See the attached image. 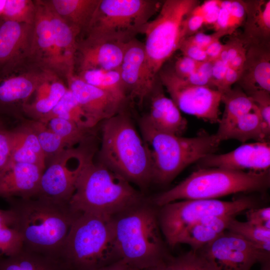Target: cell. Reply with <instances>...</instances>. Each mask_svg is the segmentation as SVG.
I'll list each match as a JSON object with an SVG mask.
<instances>
[{
    "label": "cell",
    "instance_id": "d6986e66",
    "mask_svg": "<svg viewBox=\"0 0 270 270\" xmlns=\"http://www.w3.org/2000/svg\"><path fill=\"white\" fill-rule=\"evenodd\" d=\"M33 24L0 16V71L20 67L28 60Z\"/></svg>",
    "mask_w": 270,
    "mask_h": 270
},
{
    "label": "cell",
    "instance_id": "1f68e13d",
    "mask_svg": "<svg viewBox=\"0 0 270 270\" xmlns=\"http://www.w3.org/2000/svg\"><path fill=\"white\" fill-rule=\"evenodd\" d=\"M86 82L109 94L125 104L128 97L118 70H89L76 74Z\"/></svg>",
    "mask_w": 270,
    "mask_h": 270
},
{
    "label": "cell",
    "instance_id": "836d02e7",
    "mask_svg": "<svg viewBox=\"0 0 270 270\" xmlns=\"http://www.w3.org/2000/svg\"><path fill=\"white\" fill-rule=\"evenodd\" d=\"M222 102L224 104V109L218 126L228 124L249 112L255 106L252 98L240 88H231L222 93Z\"/></svg>",
    "mask_w": 270,
    "mask_h": 270
},
{
    "label": "cell",
    "instance_id": "91938a15",
    "mask_svg": "<svg viewBox=\"0 0 270 270\" xmlns=\"http://www.w3.org/2000/svg\"><path fill=\"white\" fill-rule=\"evenodd\" d=\"M130 268L122 260H118L95 270H130Z\"/></svg>",
    "mask_w": 270,
    "mask_h": 270
},
{
    "label": "cell",
    "instance_id": "f907efd6",
    "mask_svg": "<svg viewBox=\"0 0 270 270\" xmlns=\"http://www.w3.org/2000/svg\"><path fill=\"white\" fill-rule=\"evenodd\" d=\"M184 56H186L198 62L208 60L205 50L184 39L179 49Z\"/></svg>",
    "mask_w": 270,
    "mask_h": 270
},
{
    "label": "cell",
    "instance_id": "4fadbf2b",
    "mask_svg": "<svg viewBox=\"0 0 270 270\" xmlns=\"http://www.w3.org/2000/svg\"><path fill=\"white\" fill-rule=\"evenodd\" d=\"M197 252L216 270H251L254 264L270 260V252L228 230Z\"/></svg>",
    "mask_w": 270,
    "mask_h": 270
},
{
    "label": "cell",
    "instance_id": "db71d44e",
    "mask_svg": "<svg viewBox=\"0 0 270 270\" xmlns=\"http://www.w3.org/2000/svg\"><path fill=\"white\" fill-rule=\"evenodd\" d=\"M241 72L242 71L236 70L228 66L220 92L222 94L230 89L232 86L239 80Z\"/></svg>",
    "mask_w": 270,
    "mask_h": 270
},
{
    "label": "cell",
    "instance_id": "4316f807",
    "mask_svg": "<svg viewBox=\"0 0 270 270\" xmlns=\"http://www.w3.org/2000/svg\"><path fill=\"white\" fill-rule=\"evenodd\" d=\"M11 131L10 166L16 163L29 164L36 165L44 170L46 168L45 155L36 136L26 120Z\"/></svg>",
    "mask_w": 270,
    "mask_h": 270
},
{
    "label": "cell",
    "instance_id": "e0dca14e",
    "mask_svg": "<svg viewBox=\"0 0 270 270\" xmlns=\"http://www.w3.org/2000/svg\"><path fill=\"white\" fill-rule=\"evenodd\" d=\"M198 162L201 168L266 172L270 166V144L264 141L244 144L225 154L208 155Z\"/></svg>",
    "mask_w": 270,
    "mask_h": 270
},
{
    "label": "cell",
    "instance_id": "11a10c76",
    "mask_svg": "<svg viewBox=\"0 0 270 270\" xmlns=\"http://www.w3.org/2000/svg\"><path fill=\"white\" fill-rule=\"evenodd\" d=\"M184 79L188 82L193 85L205 86L214 88L211 80L197 69L192 74Z\"/></svg>",
    "mask_w": 270,
    "mask_h": 270
},
{
    "label": "cell",
    "instance_id": "603a6c76",
    "mask_svg": "<svg viewBox=\"0 0 270 270\" xmlns=\"http://www.w3.org/2000/svg\"><path fill=\"white\" fill-rule=\"evenodd\" d=\"M149 97L150 110L143 118L158 130L181 136L188 122L173 100L164 94L156 83Z\"/></svg>",
    "mask_w": 270,
    "mask_h": 270
},
{
    "label": "cell",
    "instance_id": "5b68a950",
    "mask_svg": "<svg viewBox=\"0 0 270 270\" xmlns=\"http://www.w3.org/2000/svg\"><path fill=\"white\" fill-rule=\"evenodd\" d=\"M139 125L151 160L152 180L160 184H168L187 166L214 154L220 142L216 134L186 138L162 132L143 117Z\"/></svg>",
    "mask_w": 270,
    "mask_h": 270
},
{
    "label": "cell",
    "instance_id": "6da1fadb",
    "mask_svg": "<svg viewBox=\"0 0 270 270\" xmlns=\"http://www.w3.org/2000/svg\"><path fill=\"white\" fill-rule=\"evenodd\" d=\"M14 217L12 228L21 236L27 250L60 258L70 228L81 213L70 204H59L40 198L6 199Z\"/></svg>",
    "mask_w": 270,
    "mask_h": 270
},
{
    "label": "cell",
    "instance_id": "ffe728a7",
    "mask_svg": "<svg viewBox=\"0 0 270 270\" xmlns=\"http://www.w3.org/2000/svg\"><path fill=\"white\" fill-rule=\"evenodd\" d=\"M127 43L84 38L78 41L76 56L78 72L118 70Z\"/></svg>",
    "mask_w": 270,
    "mask_h": 270
},
{
    "label": "cell",
    "instance_id": "484cf974",
    "mask_svg": "<svg viewBox=\"0 0 270 270\" xmlns=\"http://www.w3.org/2000/svg\"><path fill=\"white\" fill-rule=\"evenodd\" d=\"M270 128L264 122L256 105L249 112L228 124L218 126L216 136L221 142L233 139L244 142L250 140L268 141Z\"/></svg>",
    "mask_w": 270,
    "mask_h": 270
},
{
    "label": "cell",
    "instance_id": "f5cc1de1",
    "mask_svg": "<svg viewBox=\"0 0 270 270\" xmlns=\"http://www.w3.org/2000/svg\"><path fill=\"white\" fill-rule=\"evenodd\" d=\"M226 35H227L226 33L222 32H216L210 34L197 32L186 39L197 46L205 49L210 44L216 40H220V38Z\"/></svg>",
    "mask_w": 270,
    "mask_h": 270
},
{
    "label": "cell",
    "instance_id": "b9f144b4",
    "mask_svg": "<svg viewBox=\"0 0 270 270\" xmlns=\"http://www.w3.org/2000/svg\"><path fill=\"white\" fill-rule=\"evenodd\" d=\"M220 10V0H208L195 6L192 12L202 16L204 24L214 25L217 20Z\"/></svg>",
    "mask_w": 270,
    "mask_h": 270
},
{
    "label": "cell",
    "instance_id": "7bdbcfd3",
    "mask_svg": "<svg viewBox=\"0 0 270 270\" xmlns=\"http://www.w3.org/2000/svg\"><path fill=\"white\" fill-rule=\"evenodd\" d=\"M252 100L264 124L270 128V92L258 90L248 95Z\"/></svg>",
    "mask_w": 270,
    "mask_h": 270
},
{
    "label": "cell",
    "instance_id": "ac0fdd59",
    "mask_svg": "<svg viewBox=\"0 0 270 270\" xmlns=\"http://www.w3.org/2000/svg\"><path fill=\"white\" fill-rule=\"evenodd\" d=\"M66 79L68 88L96 126L124 110V104L106 92L86 82L74 73L67 76Z\"/></svg>",
    "mask_w": 270,
    "mask_h": 270
},
{
    "label": "cell",
    "instance_id": "7dc6e473",
    "mask_svg": "<svg viewBox=\"0 0 270 270\" xmlns=\"http://www.w3.org/2000/svg\"><path fill=\"white\" fill-rule=\"evenodd\" d=\"M200 62L183 55L176 61L174 71L179 77L186 78L196 70Z\"/></svg>",
    "mask_w": 270,
    "mask_h": 270
},
{
    "label": "cell",
    "instance_id": "60d3db41",
    "mask_svg": "<svg viewBox=\"0 0 270 270\" xmlns=\"http://www.w3.org/2000/svg\"><path fill=\"white\" fill-rule=\"evenodd\" d=\"M12 152L11 130L6 128L0 122V175L10 166Z\"/></svg>",
    "mask_w": 270,
    "mask_h": 270
},
{
    "label": "cell",
    "instance_id": "f6af8a7d",
    "mask_svg": "<svg viewBox=\"0 0 270 270\" xmlns=\"http://www.w3.org/2000/svg\"><path fill=\"white\" fill-rule=\"evenodd\" d=\"M230 32L232 34L244 22L246 18L245 2L231 0L230 7Z\"/></svg>",
    "mask_w": 270,
    "mask_h": 270
},
{
    "label": "cell",
    "instance_id": "d590c367",
    "mask_svg": "<svg viewBox=\"0 0 270 270\" xmlns=\"http://www.w3.org/2000/svg\"><path fill=\"white\" fill-rule=\"evenodd\" d=\"M26 121L37 136L46 156V164L56 156L69 148L45 123L32 120H26Z\"/></svg>",
    "mask_w": 270,
    "mask_h": 270
},
{
    "label": "cell",
    "instance_id": "7402d4cb",
    "mask_svg": "<svg viewBox=\"0 0 270 270\" xmlns=\"http://www.w3.org/2000/svg\"><path fill=\"white\" fill-rule=\"evenodd\" d=\"M44 170L32 164L16 163L0 175V197L29 198L36 196Z\"/></svg>",
    "mask_w": 270,
    "mask_h": 270
},
{
    "label": "cell",
    "instance_id": "83f0119b",
    "mask_svg": "<svg viewBox=\"0 0 270 270\" xmlns=\"http://www.w3.org/2000/svg\"><path fill=\"white\" fill-rule=\"evenodd\" d=\"M45 2L55 44L60 58L66 70L67 76L74 73L78 37L81 32L58 16L50 8L46 0Z\"/></svg>",
    "mask_w": 270,
    "mask_h": 270
},
{
    "label": "cell",
    "instance_id": "f546056e",
    "mask_svg": "<svg viewBox=\"0 0 270 270\" xmlns=\"http://www.w3.org/2000/svg\"><path fill=\"white\" fill-rule=\"evenodd\" d=\"M245 4V42H266L270 35V0H250Z\"/></svg>",
    "mask_w": 270,
    "mask_h": 270
},
{
    "label": "cell",
    "instance_id": "8fae6325",
    "mask_svg": "<svg viewBox=\"0 0 270 270\" xmlns=\"http://www.w3.org/2000/svg\"><path fill=\"white\" fill-rule=\"evenodd\" d=\"M87 144L66 148L46 164L36 197L69 204L80 172L93 160L94 150Z\"/></svg>",
    "mask_w": 270,
    "mask_h": 270
},
{
    "label": "cell",
    "instance_id": "9f6ffc18",
    "mask_svg": "<svg viewBox=\"0 0 270 270\" xmlns=\"http://www.w3.org/2000/svg\"><path fill=\"white\" fill-rule=\"evenodd\" d=\"M224 44L220 40H217L208 46L204 50L208 58V60L213 62L220 57L224 48Z\"/></svg>",
    "mask_w": 270,
    "mask_h": 270
},
{
    "label": "cell",
    "instance_id": "74e56055",
    "mask_svg": "<svg viewBox=\"0 0 270 270\" xmlns=\"http://www.w3.org/2000/svg\"><path fill=\"white\" fill-rule=\"evenodd\" d=\"M36 11L35 0H6L0 16L8 20L32 24Z\"/></svg>",
    "mask_w": 270,
    "mask_h": 270
},
{
    "label": "cell",
    "instance_id": "6f0895ef",
    "mask_svg": "<svg viewBox=\"0 0 270 270\" xmlns=\"http://www.w3.org/2000/svg\"><path fill=\"white\" fill-rule=\"evenodd\" d=\"M14 222L13 212L10 209L5 210L0 214V229L5 228H12Z\"/></svg>",
    "mask_w": 270,
    "mask_h": 270
},
{
    "label": "cell",
    "instance_id": "ee69618b",
    "mask_svg": "<svg viewBox=\"0 0 270 270\" xmlns=\"http://www.w3.org/2000/svg\"><path fill=\"white\" fill-rule=\"evenodd\" d=\"M246 212V221L258 226L270 230V208H252Z\"/></svg>",
    "mask_w": 270,
    "mask_h": 270
},
{
    "label": "cell",
    "instance_id": "cb8c5ba5",
    "mask_svg": "<svg viewBox=\"0 0 270 270\" xmlns=\"http://www.w3.org/2000/svg\"><path fill=\"white\" fill-rule=\"evenodd\" d=\"M236 216H210L196 222L184 229L177 236L174 246L183 244L198 252L227 230L230 221Z\"/></svg>",
    "mask_w": 270,
    "mask_h": 270
},
{
    "label": "cell",
    "instance_id": "be15d7a7",
    "mask_svg": "<svg viewBox=\"0 0 270 270\" xmlns=\"http://www.w3.org/2000/svg\"><path fill=\"white\" fill-rule=\"evenodd\" d=\"M130 270H140V269H138V268H130Z\"/></svg>",
    "mask_w": 270,
    "mask_h": 270
},
{
    "label": "cell",
    "instance_id": "f35d334b",
    "mask_svg": "<svg viewBox=\"0 0 270 270\" xmlns=\"http://www.w3.org/2000/svg\"><path fill=\"white\" fill-rule=\"evenodd\" d=\"M166 264L168 270H216L200 254L192 250L176 257H168Z\"/></svg>",
    "mask_w": 270,
    "mask_h": 270
},
{
    "label": "cell",
    "instance_id": "44dd1931",
    "mask_svg": "<svg viewBox=\"0 0 270 270\" xmlns=\"http://www.w3.org/2000/svg\"><path fill=\"white\" fill-rule=\"evenodd\" d=\"M238 82L248 94L258 91L270 92V53L268 42L250 44Z\"/></svg>",
    "mask_w": 270,
    "mask_h": 270
},
{
    "label": "cell",
    "instance_id": "e7e4bbea",
    "mask_svg": "<svg viewBox=\"0 0 270 270\" xmlns=\"http://www.w3.org/2000/svg\"><path fill=\"white\" fill-rule=\"evenodd\" d=\"M0 122H1V121L0 120Z\"/></svg>",
    "mask_w": 270,
    "mask_h": 270
},
{
    "label": "cell",
    "instance_id": "9c48e42d",
    "mask_svg": "<svg viewBox=\"0 0 270 270\" xmlns=\"http://www.w3.org/2000/svg\"><path fill=\"white\" fill-rule=\"evenodd\" d=\"M196 0H166L162 3L155 18L144 26L142 34L149 70L156 79L165 62L179 49L184 39L182 22L198 5Z\"/></svg>",
    "mask_w": 270,
    "mask_h": 270
},
{
    "label": "cell",
    "instance_id": "bcb514c9",
    "mask_svg": "<svg viewBox=\"0 0 270 270\" xmlns=\"http://www.w3.org/2000/svg\"><path fill=\"white\" fill-rule=\"evenodd\" d=\"M231 0H220V10L218 18L213 25L216 32H222L230 34V7Z\"/></svg>",
    "mask_w": 270,
    "mask_h": 270
},
{
    "label": "cell",
    "instance_id": "2e32d148",
    "mask_svg": "<svg viewBox=\"0 0 270 270\" xmlns=\"http://www.w3.org/2000/svg\"><path fill=\"white\" fill-rule=\"evenodd\" d=\"M16 69L0 72V112L21 117L23 106L48 72L33 70L18 74Z\"/></svg>",
    "mask_w": 270,
    "mask_h": 270
},
{
    "label": "cell",
    "instance_id": "816d5d0a",
    "mask_svg": "<svg viewBox=\"0 0 270 270\" xmlns=\"http://www.w3.org/2000/svg\"><path fill=\"white\" fill-rule=\"evenodd\" d=\"M228 68V64L219 58L212 62V85L214 88L219 92H220Z\"/></svg>",
    "mask_w": 270,
    "mask_h": 270
},
{
    "label": "cell",
    "instance_id": "d4e9b609",
    "mask_svg": "<svg viewBox=\"0 0 270 270\" xmlns=\"http://www.w3.org/2000/svg\"><path fill=\"white\" fill-rule=\"evenodd\" d=\"M68 90L54 73L48 72L37 88L34 100L22 108V112L32 120L42 122L56 105Z\"/></svg>",
    "mask_w": 270,
    "mask_h": 270
},
{
    "label": "cell",
    "instance_id": "8d00e7d4",
    "mask_svg": "<svg viewBox=\"0 0 270 270\" xmlns=\"http://www.w3.org/2000/svg\"><path fill=\"white\" fill-rule=\"evenodd\" d=\"M242 236L261 250L270 252V230H268L248 221H239L232 218L228 230Z\"/></svg>",
    "mask_w": 270,
    "mask_h": 270
},
{
    "label": "cell",
    "instance_id": "f1b7e54d",
    "mask_svg": "<svg viewBox=\"0 0 270 270\" xmlns=\"http://www.w3.org/2000/svg\"><path fill=\"white\" fill-rule=\"evenodd\" d=\"M0 270H71L60 258L27 250L0 257Z\"/></svg>",
    "mask_w": 270,
    "mask_h": 270
},
{
    "label": "cell",
    "instance_id": "6125c7cd",
    "mask_svg": "<svg viewBox=\"0 0 270 270\" xmlns=\"http://www.w3.org/2000/svg\"><path fill=\"white\" fill-rule=\"evenodd\" d=\"M6 0H0V16L3 12Z\"/></svg>",
    "mask_w": 270,
    "mask_h": 270
},
{
    "label": "cell",
    "instance_id": "94428289",
    "mask_svg": "<svg viewBox=\"0 0 270 270\" xmlns=\"http://www.w3.org/2000/svg\"><path fill=\"white\" fill-rule=\"evenodd\" d=\"M148 270H168L166 264V262L161 264L154 267V268Z\"/></svg>",
    "mask_w": 270,
    "mask_h": 270
},
{
    "label": "cell",
    "instance_id": "681fc988",
    "mask_svg": "<svg viewBox=\"0 0 270 270\" xmlns=\"http://www.w3.org/2000/svg\"><path fill=\"white\" fill-rule=\"evenodd\" d=\"M192 10L182 22V30L184 39L196 33L204 24L203 17L193 14Z\"/></svg>",
    "mask_w": 270,
    "mask_h": 270
},
{
    "label": "cell",
    "instance_id": "680465c9",
    "mask_svg": "<svg viewBox=\"0 0 270 270\" xmlns=\"http://www.w3.org/2000/svg\"><path fill=\"white\" fill-rule=\"evenodd\" d=\"M247 50L239 53L228 64V66L236 70L242 71L246 60Z\"/></svg>",
    "mask_w": 270,
    "mask_h": 270
},
{
    "label": "cell",
    "instance_id": "7c38bea8",
    "mask_svg": "<svg viewBox=\"0 0 270 270\" xmlns=\"http://www.w3.org/2000/svg\"><path fill=\"white\" fill-rule=\"evenodd\" d=\"M160 79L176 105L186 114L216 122L222 94L216 89L193 85L179 77L174 70L160 71Z\"/></svg>",
    "mask_w": 270,
    "mask_h": 270
},
{
    "label": "cell",
    "instance_id": "e575fe53",
    "mask_svg": "<svg viewBox=\"0 0 270 270\" xmlns=\"http://www.w3.org/2000/svg\"><path fill=\"white\" fill-rule=\"evenodd\" d=\"M46 124L69 148L88 144L94 134V129L84 128L74 122L62 118H52Z\"/></svg>",
    "mask_w": 270,
    "mask_h": 270
},
{
    "label": "cell",
    "instance_id": "30bf717a",
    "mask_svg": "<svg viewBox=\"0 0 270 270\" xmlns=\"http://www.w3.org/2000/svg\"><path fill=\"white\" fill-rule=\"evenodd\" d=\"M256 201L248 197L231 201L217 199L180 200L161 206L158 224L167 243L174 247L178 235L189 226L208 217L237 216L256 206Z\"/></svg>",
    "mask_w": 270,
    "mask_h": 270
},
{
    "label": "cell",
    "instance_id": "ab89813d",
    "mask_svg": "<svg viewBox=\"0 0 270 270\" xmlns=\"http://www.w3.org/2000/svg\"><path fill=\"white\" fill-rule=\"evenodd\" d=\"M23 246L22 236L15 229H0V257L15 255L22 249Z\"/></svg>",
    "mask_w": 270,
    "mask_h": 270
},
{
    "label": "cell",
    "instance_id": "d6a6232c",
    "mask_svg": "<svg viewBox=\"0 0 270 270\" xmlns=\"http://www.w3.org/2000/svg\"><path fill=\"white\" fill-rule=\"evenodd\" d=\"M55 118L71 121L86 129H94L96 126L83 111L68 88L56 105L41 122L46 124Z\"/></svg>",
    "mask_w": 270,
    "mask_h": 270
},
{
    "label": "cell",
    "instance_id": "9a60e30c",
    "mask_svg": "<svg viewBox=\"0 0 270 270\" xmlns=\"http://www.w3.org/2000/svg\"><path fill=\"white\" fill-rule=\"evenodd\" d=\"M36 11L28 61L40 70L67 75L55 44L45 0H35Z\"/></svg>",
    "mask_w": 270,
    "mask_h": 270
},
{
    "label": "cell",
    "instance_id": "7a4b0ae2",
    "mask_svg": "<svg viewBox=\"0 0 270 270\" xmlns=\"http://www.w3.org/2000/svg\"><path fill=\"white\" fill-rule=\"evenodd\" d=\"M143 200L142 194L127 180L92 160L80 172L69 204L76 212L112 218Z\"/></svg>",
    "mask_w": 270,
    "mask_h": 270
},
{
    "label": "cell",
    "instance_id": "ba28073f",
    "mask_svg": "<svg viewBox=\"0 0 270 270\" xmlns=\"http://www.w3.org/2000/svg\"><path fill=\"white\" fill-rule=\"evenodd\" d=\"M162 2L154 0H100L85 38L128 43L142 30Z\"/></svg>",
    "mask_w": 270,
    "mask_h": 270
},
{
    "label": "cell",
    "instance_id": "4dcf8cb0",
    "mask_svg": "<svg viewBox=\"0 0 270 270\" xmlns=\"http://www.w3.org/2000/svg\"><path fill=\"white\" fill-rule=\"evenodd\" d=\"M100 0H48L50 8L80 32L90 22Z\"/></svg>",
    "mask_w": 270,
    "mask_h": 270
},
{
    "label": "cell",
    "instance_id": "277c9868",
    "mask_svg": "<svg viewBox=\"0 0 270 270\" xmlns=\"http://www.w3.org/2000/svg\"><path fill=\"white\" fill-rule=\"evenodd\" d=\"M120 260L131 268L148 270L167 260L156 211L143 202L114 217Z\"/></svg>",
    "mask_w": 270,
    "mask_h": 270
},
{
    "label": "cell",
    "instance_id": "8992f818",
    "mask_svg": "<svg viewBox=\"0 0 270 270\" xmlns=\"http://www.w3.org/2000/svg\"><path fill=\"white\" fill-rule=\"evenodd\" d=\"M114 218L81 213L72 223L60 253L71 270H95L120 260Z\"/></svg>",
    "mask_w": 270,
    "mask_h": 270
},
{
    "label": "cell",
    "instance_id": "5bb4252c",
    "mask_svg": "<svg viewBox=\"0 0 270 270\" xmlns=\"http://www.w3.org/2000/svg\"><path fill=\"white\" fill-rule=\"evenodd\" d=\"M119 72L128 99L142 104L156 83L148 67L143 42L135 38L126 44Z\"/></svg>",
    "mask_w": 270,
    "mask_h": 270
},
{
    "label": "cell",
    "instance_id": "3957f363",
    "mask_svg": "<svg viewBox=\"0 0 270 270\" xmlns=\"http://www.w3.org/2000/svg\"><path fill=\"white\" fill-rule=\"evenodd\" d=\"M100 162L130 182L146 186L152 180L148 150L124 110L102 122Z\"/></svg>",
    "mask_w": 270,
    "mask_h": 270
},
{
    "label": "cell",
    "instance_id": "52a82bcc",
    "mask_svg": "<svg viewBox=\"0 0 270 270\" xmlns=\"http://www.w3.org/2000/svg\"><path fill=\"white\" fill-rule=\"evenodd\" d=\"M270 171L246 172L222 168H200L172 188L158 195L160 207L177 200L216 199L240 192H260L270 185Z\"/></svg>",
    "mask_w": 270,
    "mask_h": 270
},
{
    "label": "cell",
    "instance_id": "c3c4849f",
    "mask_svg": "<svg viewBox=\"0 0 270 270\" xmlns=\"http://www.w3.org/2000/svg\"><path fill=\"white\" fill-rule=\"evenodd\" d=\"M244 42L238 38L232 40L224 44L219 59L229 63L242 51L246 49Z\"/></svg>",
    "mask_w": 270,
    "mask_h": 270
}]
</instances>
